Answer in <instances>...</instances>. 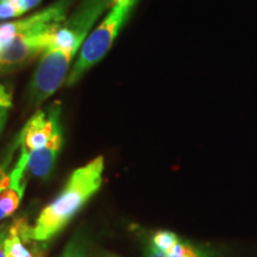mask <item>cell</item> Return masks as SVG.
<instances>
[{
  "instance_id": "cell-14",
  "label": "cell",
  "mask_w": 257,
  "mask_h": 257,
  "mask_svg": "<svg viewBox=\"0 0 257 257\" xmlns=\"http://www.w3.org/2000/svg\"><path fill=\"white\" fill-rule=\"evenodd\" d=\"M41 2L42 0H16L15 4L18 6V9L21 10L22 14L24 15L25 12L30 11V10L36 8Z\"/></svg>"
},
{
  "instance_id": "cell-19",
  "label": "cell",
  "mask_w": 257,
  "mask_h": 257,
  "mask_svg": "<svg viewBox=\"0 0 257 257\" xmlns=\"http://www.w3.org/2000/svg\"><path fill=\"white\" fill-rule=\"evenodd\" d=\"M113 257H114V256H113Z\"/></svg>"
},
{
  "instance_id": "cell-10",
  "label": "cell",
  "mask_w": 257,
  "mask_h": 257,
  "mask_svg": "<svg viewBox=\"0 0 257 257\" xmlns=\"http://www.w3.org/2000/svg\"><path fill=\"white\" fill-rule=\"evenodd\" d=\"M14 152L15 149L10 150L8 159L4 161L3 165H0V194H2V192L4 191V189H6L10 186V174L8 173V166L10 165V162H11ZM4 218H5V214L3 213L2 210H0V220H3Z\"/></svg>"
},
{
  "instance_id": "cell-1",
  "label": "cell",
  "mask_w": 257,
  "mask_h": 257,
  "mask_svg": "<svg viewBox=\"0 0 257 257\" xmlns=\"http://www.w3.org/2000/svg\"><path fill=\"white\" fill-rule=\"evenodd\" d=\"M114 0H82L56 29L49 47L42 54L29 85L28 100L38 107L66 83L73 60L96 22L107 12Z\"/></svg>"
},
{
  "instance_id": "cell-3",
  "label": "cell",
  "mask_w": 257,
  "mask_h": 257,
  "mask_svg": "<svg viewBox=\"0 0 257 257\" xmlns=\"http://www.w3.org/2000/svg\"><path fill=\"white\" fill-rule=\"evenodd\" d=\"M104 157L98 156L75 169L59 195L42 210L32 227L36 242L53 239L74 219L102 185Z\"/></svg>"
},
{
  "instance_id": "cell-18",
  "label": "cell",
  "mask_w": 257,
  "mask_h": 257,
  "mask_svg": "<svg viewBox=\"0 0 257 257\" xmlns=\"http://www.w3.org/2000/svg\"><path fill=\"white\" fill-rule=\"evenodd\" d=\"M0 2H12V3H15L16 0H0Z\"/></svg>"
},
{
  "instance_id": "cell-13",
  "label": "cell",
  "mask_w": 257,
  "mask_h": 257,
  "mask_svg": "<svg viewBox=\"0 0 257 257\" xmlns=\"http://www.w3.org/2000/svg\"><path fill=\"white\" fill-rule=\"evenodd\" d=\"M12 106V94L8 88L0 82V107L10 108Z\"/></svg>"
},
{
  "instance_id": "cell-12",
  "label": "cell",
  "mask_w": 257,
  "mask_h": 257,
  "mask_svg": "<svg viewBox=\"0 0 257 257\" xmlns=\"http://www.w3.org/2000/svg\"><path fill=\"white\" fill-rule=\"evenodd\" d=\"M60 257H86V250L83 244L78 238H74L67 244Z\"/></svg>"
},
{
  "instance_id": "cell-7",
  "label": "cell",
  "mask_w": 257,
  "mask_h": 257,
  "mask_svg": "<svg viewBox=\"0 0 257 257\" xmlns=\"http://www.w3.org/2000/svg\"><path fill=\"white\" fill-rule=\"evenodd\" d=\"M32 237V227L28 221L19 218L9 225L5 239V251L8 257H40Z\"/></svg>"
},
{
  "instance_id": "cell-17",
  "label": "cell",
  "mask_w": 257,
  "mask_h": 257,
  "mask_svg": "<svg viewBox=\"0 0 257 257\" xmlns=\"http://www.w3.org/2000/svg\"><path fill=\"white\" fill-rule=\"evenodd\" d=\"M6 119H8V108L0 107V133H2L3 127H4Z\"/></svg>"
},
{
  "instance_id": "cell-9",
  "label": "cell",
  "mask_w": 257,
  "mask_h": 257,
  "mask_svg": "<svg viewBox=\"0 0 257 257\" xmlns=\"http://www.w3.org/2000/svg\"><path fill=\"white\" fill-rule=\"evenodd\" d=\"M179 240L174 232L168 230H159L153 234L152 244L161 251L167 252Z\"/></svg>"
},
{
  "instance_id": "cell-16",
  "label": "cell",
  "mask_w": 257,
  "mask_h": 257,
  "mask_svg": "<svg viewBox=\"0 0 257 257\" xmlns=\"http://www.w3.org/2000/svg\"><path fill=\"white\" fill-rule=\"evenodd\" d=\"M146 257H167V255L166 252L161 251V250L155 248L153 244H150V245L147 248Z\"/></svg>"
},
{
  "instance_id": "cell-8",
  "label": "cell",
  "mask_w": 257,
  "mask_h": 257,
  "mask_svg": "<svg viewBox=\"0 0 257 257\" xmlns=\"http://www.w3.org/2000/svg\"><path fill=\"white\" fill-rule=\"evenodd\" d=\"M23 192H19L17 189L9 187L4 189L0 194V210L5 214V217H10L14 214L21 204L23 198Z\"/></svg>"
},
{
  "instance_id": "cell-11",
  "label": "cell",
  "mask_w": 257,
  "mask_h": 257,
  "mask_svg": "<svg viewBox=\"0 0 257 257\" xmlns=\"http://www.w3.org/2000/svg\"><path fill=\"white\" fill-rule=\"evenodd\" d=\"M23 15L18 6L12 2H0V21H11Z\"/></svg>"
},
{
  "instance_id": "cell-15",
  "label": "cell",
  "mask_w": 257,
  "mask_h": 257,
  "mask_svg": "<svg viewBox=\"0 0 257 257\" xmlns=\"http://www.w3.org/2000/svg\"><path fill=\"white\" fill-rule=\"evenodd\" d=\"M9 224L0 225V257H8L5 251V239L8 234Z\"/></svg>"
},
{
  "instance_id": "cell-4",
  "label": "cell",
  "mask_w": 257,
  "mask_h": 257,
  "mask_svg": "<svg viewBox=\"0 0 257 257\" xmlns=\"http://www.w3.org/2000/svg\"><path fill=\"white\" fill-rule=\"evenodd\" d=\"M137 3L138 0H114L100 23L93 29L83 42L64 85L68 87L76 85L89 69L104 59Z\"/></svg>"
},
{
  "instance_id": "cell-6",
  "label": "cell",
  "mask_w": 257,
  "mask_h": 257,
  "mask_svg": "<svg viewBox=\"0 0 257 257\" xmlns=\"http://www.w3.org/2000/svg\"><path fill=\"white\" fill-rule=\"evenodd\" d=\"M63 144L62 126L56 131L51 140L41 149L32 152L28 156L27 172L40 179H48L53 173L57 156Z\"/></svg>"
},
{
  "instance_id": "cell-2",
  "label": "cell",
  "mask_w": 257,
  "mask_h": 257,
  "mask_svg": "<svg viewBox=\"0 0 257 257\" xmlns=\"http://www.w3.org/2000/svg\"><path fill=\"white\" fill-rule=\"evenodd\" d=\"M73 2L57 0L28 18L0 24V72L18 69L42 55L68 17Z\"/></svg>"
},
{
  "instance_id": "cell-5",
  "label": "cell",
  "mask_w": 257,
  "mask_h": 257,
  "mask_svg": "<svg viewBox=\"0 0 257 257\" xmlns=\"http://www.w3.org/2000/svg\"><path fill=\"white\" fill-rule=\"evenodd\" d=\"M61 105L54 102L37 111L21 131L17 138L21 153L31 154L43 148L61 127Z\"/></svg>"
}]
</instances>
